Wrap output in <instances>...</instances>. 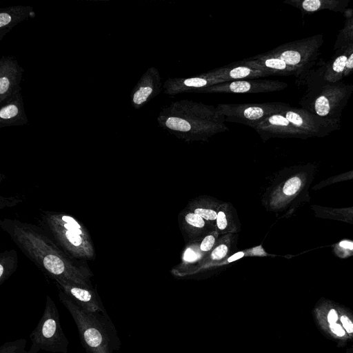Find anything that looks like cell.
Masks as SVG:
<instances>
[{"label": "cell", "instance_id": "obj_1", "mask_svg": "<svg viewBox=\"0 0 353 353\" xmlns=\"http://www.w3.org/2000/svg\"><path fill=\"white\" fill-rule=\"evenodd\" d=\"M158 121L163 129L189 141L206 139L228 130L216 107L188 99L171 103L161 111Z\"/></svg>", "mask_w": 353, "mask_h": 353}, {"label": "cell", "instance_id": "obj_2", "mask_svg": "<svg viewBox=\"0 0 353 353\" xmlns=\"http://www.w3.org/2000/svg\"><path fill=\"white\" fill-rule=\"evenodd\" d=\"M59 298L71 314L86 353H113L120 350L121 341L108 313L87 311L63 291Z\"/></svg>", "mask_w": 353, "mask_h": 353}, {"label": "cell", "instance_id": "obj_3", "mask_svg": "<svg viewBox=\"0 0 353 353\" xmlns=\"http://www.w3.org/2000/svg\"><path fill=\"white\" fill-rule=\"evenodd\" d=\"M32 345L28 353L44 350L52 353H67L69 341L64 334L55 303L47 296L44 312L30 334Z\"/></svg>", "mask_w": 353, "mask_h": 353}, {"label": "cell", "instance_id": "obj_4", "mask_svg": "<svg viewBox=\"0 0 353 353\" xmlns=\"http://www.w3.org/2000/svg\"><path fill=\"white\" fill-rule=\"evenodd\" d=\"M352 93L353 84H345L340 81L329 83L324 80L307 110L321 117L340 120Z\"/></svg>", "mask_w": 353, "mask_h": 353}, {"label": "cell", "instance_id": "obj_5", "mask_svg": "<svg viewBox=\"0 0 353 353\" xmlns=\"http://www.w3.org/2000/svg\"><path fill=\"white\" fill-rule=\"evenodd\" d=\"M219 112L225 120L246 125L256 129L269 115L280 112L290 105L281 102L263 103L219 104Z\"/></svg>", "mask_w": 353, "mask_h": 353}, {"label": "cell", "instance_id": "obj_6", "mask_svg": "<svg viewBox=\"0 0 353 353\" xmlns=\"http://www.w3.org/2000/svg\"><path fill=\"white\" fill-rule=\"evenodd\" d=\"M340 304L332 300L321 298L313 309V316L323 334L342 345L351 341L339 320Z\"/></svg>", "mask_w": 353, "mask_h": 353}, {"label": "cell", "instance_id": "obj_7", "mask_svg": "<svg viewBox=\"0 0 353 353\" xmlns=\"http://www.w3.org/2000/svg\"><path fill=\"white\" fill-rule=\"evenodd\" d=\"M281 113L294 126L312 137L322 138L341 128V119L321 117L304 108L290 106Z\"/></svg>", "mask_w": 353, "mask_h": 353}, {"label": "cell", "instance_id": "obj_8", "mask_svg": "<svg viewBox=\"0 0 353 353\" xmlns=\"http://www.w3.org/2000/svg\"><path fill=\"white\" fill-rule=\"evenodd\" d=\"M288 86L285 82L277 80L247 79L225 82L199 89L192 92L257 94L282 90Z\"/></svg>", "mask_w": 353, "mask_h": 353}, {"label": "cell", "instance_id": "obj_9", "mask_svg": "<svg viewBox=\"0 0 353 353\" xmlns=\"http://www.w3.org/2000/svg\"><path fill=\"white\" fill-rule=\"evenodd\" d=\"M261 137H292L305 139L312 137L291 123L281 112L269 115L255 129Z\"/></svg>", "mask_w": 353, "mask_h": 353}, {"label": "cell", "instance_id": "obj_10", "mask_svg": "<svg viewBox=\"0 0 353 353\" xmlns=\"http://www.w3.org/2000/svg\"><path fill=\"white\" fill-rule=\"evenodd\" d=\"M56 280L63 289V292L85 310L91 312L107 313L99 295L94 289L79 285L61 279H56Z\"/></svg>", "mask_w": 353, "mask_h": 353}, {"label": "cell", "instance_id": "obj_11", "mask_svg": "<svg viewBox=\"0 0 353 353\" xmlns=\"http://www.w3.org/2000/svg\"><path fill=\"white\" fill-rule=\"evenodd\" d=\"M226 82L225 80L208 78L203 75L188 78H169L164 83V92L173 96L185 92L194 90Z\"/></svg>", "mask_w": 353, "mask_h": 353}, {"label": "cell", "instance_id": "obj_12", "mask_svg": "<svg viewBox=\"0 0 353 353\" xmlns=\"http://www.w3.org/2000/svg\"><path fill=\"white\" fill-rule=\"evenodd\" d=\"M239 64V65L234 66L230 65L219 68L202 73L201 74L208 78L223 79L226 82L237 80L255 79L270 76V74L265 70L254 69L243 64Z\"/></svg>", "mask_w": 353, "mask_h": 353}, {"label": "cell", "instance_id": "obj_13", "mask_svg": "<svg viewBox=\"0 0 353 353\" xmlns=\"http://www.w3.org/2000/svg\"><path fill=\"white\" fill-rule=\"evenodd\" d=\"M350 0H289L284 3L299 8L302 13H312L322 10L344 12Z\"/></svg>", "mask_w": 353, "mask_h": 353}, {"label": "cell", "instance_id": "obj_14", "mask_svg": "<svg viewBox=\"0 0 353 353\" xmlns=\"http://www.w3.org/2000/svg\"><path fill=\"white\" fill-rule=\"evenodd\" d=\"M353 52V43L336 51L337 54L325 66L323 79L329 83H336L343 78L346 64Z\"/></svg>", "mask_w": 353, "mask_h": 353}, {"label": "cell", "instance_id": "obj_15", "mask_svg": "<svg viewBox=\"0 0 353 353\" xmlns=\"http://www.w3.org/2000/svg\"><path fill=\"white\" fill-rule=\"evenodd\" d=\"M311 209L317 218L339 221L353 225V206L334 208L312 205Z\"/></svg>", "mask_w": 353, "mask_h": 353}, {"label": "cell", "instance_id": "obj_16", "mask_svg": "<svg viewBox=\"0 0 353 353\" xmlns=\"http://www.w3.org/2000/svg\"><path fill=\"white\" fill-rule=\"evenodd\" d=\"M160 77L157 71L151 69L146 80V85H142L134 93L133 102L141 105L149 99L153 94H157L160 90Z\"/></svg>", "mask_w": 353, "mask_h": 353}, {"label": "cell", "instance_id": "obj_17", "mask_svg": "<svg viewBox=\"0 0 353 353\" xmlns=\"http://www.w3.org/2000/svg\"><path fill=\"white\" fill-rule=\"evenodd\" d=\"M63 221L65 222L64 227L66 229L65 235L69 242L75 247H79L83 243L81 235L83 232L80 225L72 218L68 216H63Z\"/></svg>", "mask_w": 353, "mask_h": 353}, {"label": "cell", "instance_id": "obj_18", "mask_svg": "<svg viewBox=\"0 0 353 353\" xmlns=\"http://www.w3.org/2000/svg\"><path fill=\"white\" fill-rule=\"evenodd\" d=\"M353 43V12L346 18L343 27L339 32L334 42V50L343 49Z\"/></svg>", "mask_w": 353, "mask_h": 353}, {"label": "cell", "instance_id": "obj_19", "mask_svg": "<svg viewBox=\"0 0 353 353\" xmlns=\"http://www.w3.org/2000/svg\"><path fill=\"white\" fill-rule=\"evenodd\" d=\"M353 180V170L345 172L343 173H340L338 174H335L334 176H330L327 179H325L320 182L317 183L314 185L312 187V190H320L321 189L325 188L327 186L344 182L347 181H351Z\"/></svg>", "mask_w": 353, "mask_h": 353}, {"label": "cell", "instance_id": "obj_20", "mask_svg": "<svg viewBox=\"0 0 353 353\" xmlns=\"http://www.w3.org/2000/svg\"><path fill=\"white\" fill-rule=\"evenodd\" d=\"M333 253L339 259L353 256V240L343 239L332 245Z\"/></svg>", "mask_w": 353, "mask_h": 353}, {"label": "cell", "instance_id": "obj_21", "mask_svg": "<svg viewBox=\"0 0 353 353\" xmlns=\"http://www.w3.org/2000/svg\"><path fill=\"white\" fill-rule=\"evenodd\" d=\"M339 320L347 333L351 341H353V312L350 309L340 304Z\"/></svg>", "mask_w": 353, "mask_h": 353}, {"label": "cell", "instance_id": "obj_22", "mask_svg": "<svg viewBox=\"0 0 353 353\" xmlns=\"http://www.w3.org/2000/svg\"><path fill=\"white\" fill-rule=\"evenodd\" d=\"M26 343L25 339L6 342L0 346V353H28L25 350Z\"/></svg>", "mask_w": 353, "mask_h": 353}, {"label": "cell", "instance_id": "obj_23", "mask_svg": "<svg viewBox=\"0 0 353 353\" xmlns=\"http://www.w3.org/2000/svg\"><path fill=\"white\" fill-rule=\"evenodd\" d=\"M188 224L196 228H203L205 222L203 218L196 213H189L185 216Z\"/></svg>", "mask_w": 353, "mask_h": 353}, {"label": "cell", "instance_id": "obj_24", "mask_svg": "<svg viewBox=\"0 0 353 353\" xmlns=\"http://www.w3.org/2000/svg\"><path fill=\"white\" fill-rule=\"evenodd\" d=\"M18 109L14 105H9L3 108L0 111V117L3 119H8L16 116Z\"/></svg>", "mask_w": 353, "mask_h": 353}, {"label": "cell", "instance_id": "obj_25", "mask_svg": "<svg viewBox=\"0 0 353 353\" xmlns=\"http://www.w3.org/2000/svg\"><path fill=\"white\" fill-rule=\"evenodd\" d=\"M194 213L199 215L201 218L207 220H214L216 219L218 214L210 209L196 208L194 210Z\"/></svg>", "mask_w": 353, "mask_h": 353}, {"label": "cell", "instance_id": "obj_26", "mask_svg": "<svg viewBox=\"0 0 353 353\" xmlns=\"http://www.w3.org/2000/svg\"><path fill=\"white\" fill-rule=\"evenodd\" d=\"M228 252V247L224 245H220L216 247L212 252L211 256L212 259L219 260L224 258Z\"/></svg>", "mask_w": 353, "mask_h": 353}, {"label": "cell", "instance_id": "obj_27", "mask_svg": "<svg viewBox=\"0 0 353 353\" xmlns=\"http://www.w3.org/2000/svg\"><path fill=\"white\" fill-rule=\"evenodd\" d=\"M214 237L212 235H208L204 238L201 242L200 248L202 251H209L214 244Z\"/></svg>", "mask_w": 353, "mask_h": 353}, {"label": "cell", "instance_id": "obj_28", "mask_svg": "<svg viewBox=\"0 0 353 353\" xmlns=\"http://www.w3.org/2000/svg\"><path fill=\"white\" fill-rule=\"evenodd\" d=\"M228 222L225 214L223 212L221 211L218 213L216 218V225L219 229L224 230L227 226Z\"/></svg>", "mask_w": 353, "mask_h": 353}, {"label": "cell", "instance_id": "obj_29", "mask_svg": "<svg viewBox=\"0 0 353 353\" xmlns=\"http://www.w3.org/2000/svg\"><path fill=\"white\" fill-rule=\"evenodd\" d=\"M353 73V52L350 54V57L348 58L346 67L343 75V77H346L348 75Z\"/></svg>", "mask_w": 353, "mask_h": 353}, {"label": "cell", "instance_id": "obj_30", "mask_svg": "<svg viewBox=\"0 0 353 353\" xmlns=\"http://www.w3.org/2000/svg\"><path fill=\"white\" fill-rule=\"evenodd\" d=\"M198 254L192 249L188 248L184 254V259L186 261H193L197 259Z\"/></svg>", "mask_w": 353, "mask_h": 353}, {"label": "cell", "instance_id": "obj_31", "mask_svg": "<svg viewBox=\"0 0 353 353\" xmlns=\"http://www.w3.org/2000/svg\"><path fill=\"white\" fill-rule=\"evenodd\" d=\"M9 81L6 77H1L0 79V94H4L9 88Z\"/></svg>", "mask_w": 353, "mask_h": 353}, {"label": "cell", "instance_id": "obj_32", "mask_svg": "<svg viewBox=\"0 0 353 353\" xmlns=\"http://www.w3.org/2000/svg\"><path fill=\"white\" fill-rule=\"evenodd\" d=\"M11 21V17L7 14L2 12L0 14V27L2 28L4 26L8 24Z\"/></svg>", "mask_w": 353, "mask_h": 353}, {"label": "cell", "instance_id": "obj_33", "mask_svg": "<svg viewBox=\"0 0 353 353\" xmlns=\"http://www.w3.org/2000/svg\"><path fill=\"white\" fill-rule=\"evenodd\" d=\"M244 255V253L242 252H236L234 254H233L232 256H231L228 259V262H232V261H234L237 259H239L241 258H242Z\"/></svg>", "mask_w": 353, "mask_h": 353}, {"label": "cell", "instance_id": "obj_34", "mask_svg": "<svg viewBox=\"0 0 353 353\" xmlns=\"http://www.w3.org/2000/svg\"><path fill=\"white\" fill-rule=\"evenodd\" d=\"M345 353H353V346L350 347V348L347 349Z\"/></svg>", "mask_w": 353, "mask_h": 353}]
</instances>
